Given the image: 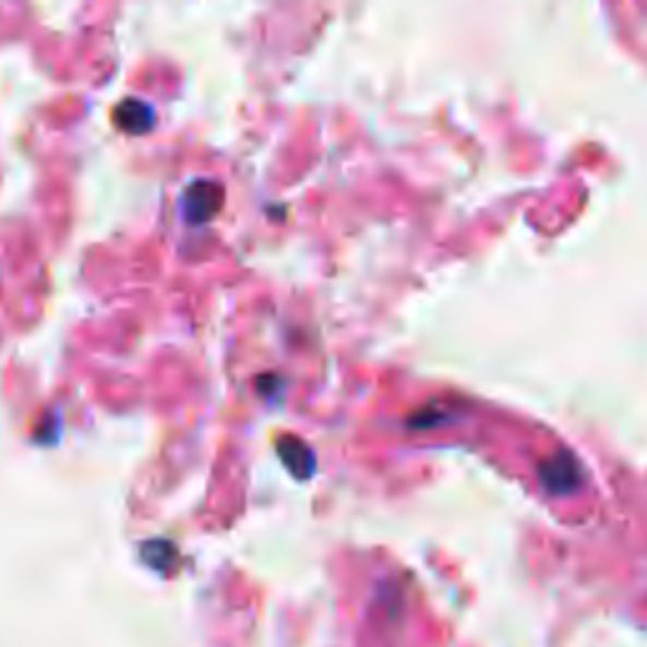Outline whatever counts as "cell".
I'll use <instances>...</instances> for the list:
<instances>
[{
	"label": "cell",
	"mask_w": 647,
	"mask_h": 647,
	"mask_svg": "<svg viewBox=\"0 0 647 647\" xmlns=\"http://www.w3.org/2000/svg\"><path fill=\"white\" fill-rule=\"evenodd\" d=\"M152 119H155V111H152L145 101L140 99H124L115 109V122L119 130L142 134L152 127Z\"/></svg>",
	"instance_id": "7a4b0ae2"
},
{
	"label": "cell",
	"mask_w": 647,
	"mask_h": 647,
	"mask_svg": "<svg viewBox=\"0 0 647 647\" xmlns=\"http://www.w3.org/2000/svg\"><path fill=\"white\" fill-rule=\"evenodd\" d=\"M223 203V188L218 182L211 180H197L185 190L182 195V213L190 223H205L207 218H213L218 213V207Z\"/></svg>",
	"instance_id": "6da1fadb"
},
{
	"label": "cell",
	"mask_w": 647,
	"mask_h": 647,
	"mask_svg": "<svg viewBox=\"0 0 647 647\" xmlns=\"http://www.w3.org/2000/svg\"><path fill=\"white\" fill-rule=\"evenodd\" d=\"M278 455H281L291 474H297L299 478H307L314 470V453L299 441H286L278 445Z\"/></svg>",
	"instance_id": "3957f363"
}]
</instances>
